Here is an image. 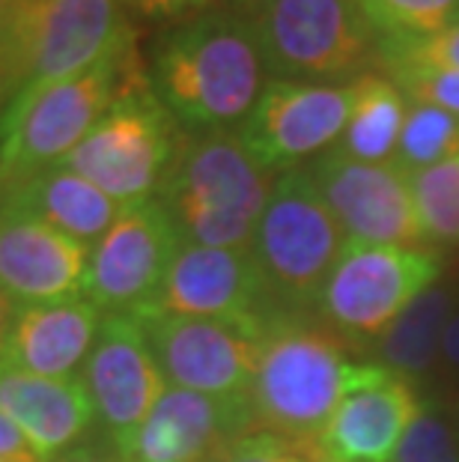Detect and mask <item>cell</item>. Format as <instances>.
Returning <instances> with one entry per match:
<instances>
[{
  "instance_id": "83f0119b",
  "label": "cell",
  "mask_w": 459,
  "mask_h": 462,
  "mask_svg": "<svg viewBox=\"0 0 459 462\" xmlns=\"http://www.w3.org/2000/svg\"><path fill=\"white\" fill-rule=\"evenodd\" d=\"M322 448L298 445L271 430H248L233 436L207 462H319Z\"/></svg>"
},
{
  "instance_id": "f1b7e54d",
  "label": "cell",
  "mask_w": 459,
  "mask_h": 462,
  "mask_svg": "<svg viewBox=\"0 0 459 462\" xmlns=\"http://www.w3.org/2000/svg\"><path fill=\"white\" fill-rule=\"evenodd\" d=\"M394 84L415 105H433L459 116V72L418 63H390Z\"/></svg>"
},
{
  "instance_id": "5b68a950",
  "label": "cell",
  "mask_w": 459,
  "mask_h": 462,
  "mask_svg": "<svg viewBox=\"0 0 459 462\" xmlns=\"http://www.w3.org/2000/svg\"><path fill=\"white\" fill-rule=\"evenodd\" d=\"M141 78H146V69L134 45H125L87 72L39 93L0 129V189L60 164Z\"/></svg>"
},
{
  "instance_id": "e0dca14e",
  "label": "cell",
  "mask_w": 459,
  "mask_h": 462,
  "mask_svg": "<svg viewBox=\"0 0 459 462\" xmlns=\"http://www.w3.org/2000/svg\"><path fill=\"white\" fill-rule=\"evenodd\" d=\"M248 430H257L248 400L168 388L120 457L125 462H207L224 441Z\"/></svg>"
},
{
  "instance_id": "cb8c5ba5",
  "label": "cell",
  "mask_w": 459,
  "mask_h": 462,
  "mask_svg": "<svg viewBox=\"0 0 459 462\" xmlns=\"http://www.w3.org/2000/svg\"><path fill=\"white\" fill-rule=\"evenodd\" d=\"M379 51L421 42L459 18V0H361Z\"/></svg>"
},
{
  "instance_id": "4dcf8cb0",
  "label": "cell",
  "mask_w": 459,
  "mask_h": 462,
  "mask_svg": "<svg viewBox=\"0 0 459 462\" xmlns=\"http://www.w3.org/2000/svg\"><path fill=\"white\" fill-rule=\"evenodd\" d=\"M385 57V66L390 63H418V66H436L459 72V18L445 27L442 33L421 39V42H409L399 48H385L379 51Z\"/></svg>"
},
{
  "instance_id": "9a60e30c",
  "label": "cell",
  "mask_w": 459,
  "mask_h": 462,
  "mask_svg": "<svg viewBox=\"0 0 459 462\" xmlns=\"http://www.w3.org/2000/svg\"><path fill=\"white\" fill-rule=\"evenodd\" d=\"M81 379L93 400L96 420L116 450L129 445L170 388L138 317L132 313H105Z\"/></svg>"
},
{
  "instance_id": "4316f807",
  "label": "cell",
  "mask_w": 459,
  "mask_h": 462,
  "mask_svg": "<svg viewBox=\"0 0 459 462\" xmlns=\"http://www.w3.org/2000/svg\"><path fill=\"white\" fill-rule=\"evenodd\" d=\"M429 239H459V155L409 176Z\"/></svg>"
},
{
  "instance_id": "1f68e13d",
  "label": "cell",
  "mask_w": 459,
  "mask_h": 462,
  "mask_svg": "<svg viewBox=\"0 0 459 462\" xmlns=\"http://www.w3.org/2000/svg\"><path fill=\"white\" fill-rule=\"evenodd\" d=\"M212 0H129V6L138 9L141 15L152 22H185L191 15L207 13Z\"/></svg>"
},
{
  "instance_id": "ffe728a7",
  "label": "cell",
  "mask_w": 459,
  "mask_h": 462,
  "mask_svg": "<svg viewBox=\"0 0 459 462\" xmlns=\"http://www.w3.org/2000/svg\"><path fill=\"white\" fill-rule=\"evenodd\" d=\"M421 415V400L403 376H388L379 385L349 394L319 439L322 454L337 462H390L412 420Z\"/></svg>"
},
{
  "instance_id": "f35d334b",
  "label": "cell",
  "mask_w": 459,
  "mask_h": 462,
  "mask_svg": "<svg viewBox=\"0 0 459 462\" xmlns=\"http://www.w3.org/2000/svg\"><path fill=\"white\" fill-rule=\"evenodd\" d=\"M245 4H248V0H245Z\"/></svg>"
},
{
  "instance_id": "8fae6325",
  "label": "cell",
  "mask_w": 459,
  "mask_h": 462,
  "mask_svg": "<svg viewBox=\"0 0 459 462\" xmlns=\"http://www.w3.org/2000/svg\"><path fill=\"white\" fill-rule=\"evenodd\" d=\"M308 171L349 239L427 248L429 236L418 212L412 182L394 159L370 164L328 150Z\"/></svg>"
},
{
  "instance_id": "4fadbf2b",
  "label": "cell",
  "mask_w": 459,
  "mask_h": 462,
  "mask_svg": "<svg viewBox=\"0 0 459 462\" xmlns=\"http://www.w3.org/2000/svg\"><path fill=\"white\" fill-rule=\"evenodd\" d=\"M152 308L177 317L233 322L257 334H266L271 317L280 313L251 248H203L185 242Z\"/></svg>"
},
{
  "instance_id": "836d02e7",
  "label": "cell",
  "mask_w": 459,
  "mask_h": 462,
  "mask_svg": "<svg viewBox=\"0 0 459 462\" xmlns=\"http://www.w3.org/2000/svg\"><path fill=\"white\" fill-rule=\"evenodd\" d=\"M0 457L4 459H24V462H39L33 457L31 445H27L24 432L0 411Z\"/></svg>"
},
{
  "instance_id": "9c48e42d",
  "label": "cell",
  "mask_w": 459,
  "mask_h": 462,
  "mask_svg": "<svg viewBox=\"0 0 459 462\" xmlns=\"http://www.w3.org/2000/svg\"><path fill=\"white\" fill-rule=\"evenodd\" d=\"M132 317H138L170 388L221 400H248L262 334L221 319L177 317L159 308H143Z\"/></svg>"
},
{
  "instance_id": "f546056e",
  "label": "cell",
  "mask_w": 459,
  "mask_h": 462,
  "mask_svg": "<svg viewBox=\"0 0 459 462\" xmlns=\"http://www.w3.org/2000/svg\"><path fill=\"white\" fill-rule=\"evenodd\" d=\"M390 462H459L454 430L442 415L421 409Z\"/></svg>"
},
{
  "instance_id": "8d00e7d4",
  "label": "cell",
  "mask_w": 459,
  "mask_h": 462,
  "mask_svg": "<svg viewBox=\"0 0 459 462\" xmlns=\"http://www.w3.org/2000/svg\"><path fill=\"white\" fill-rule=\"evenodd\" d=\"M0 462H24V459H4V457H0Z\"/></svg>"
},
{
  "instance_id": "7402d4cb",
  "label": "cell",
  "mask_w": 459,
  "mask_h": 462,
  "mask_svg": "<svg viewBox=\"0 0 459 462\" xmlns=\"http://www.w3.org/2000/svg\"><path fill=\"white\" fill-rule=\"evenodd\" d=\"M355 105L349 114L346 132L335 146L337 152L355 162H390L397 152L399 132H403L409 105L403 90L382 75H358L355 78Z\"/></svg>"
},
{
  "instance_id": "603a6c76",
  "label": "cell",
  "mask_w": 459,
  "mask_h": 462,
  "mask_svg": "<svg viewBox=\"0 0 459 462\" xmlns=\"http://www.w3.org/2000/svg\"><path fill=\"white\" fill-rule=\"evenodd\" d=\"M451 290L429 287L399 313L394 326L382 334V356L390 370L421 376L433 367L436 356L442 352L445 328L451 322Z\"/></svg>"
},
{
  "instance_id": "484cf974",
  "label": "cell",
  "mask_w": 459,
  "mask_h": 462,
  "mask_svg": "<svg viewBox=\"0 0 459 462\" xmlns=\"http://www.w3.org/2000/svg\"><path fill=\"white\" fill-rule=\"evenodd\" d=\"M39 0H0V120L24 87Z\"/></svg>"
},
{
  "instance_id": "52a82bcc",
  "label": "cell",
  "mask_w": 459,
  "mask_h": 462,
  "mask_svg": "<svg viewBox=\"0 0 459 462\" xmlns=\"http://www.w3.org/2000/svg\"><path fill=\"white\" fill-rule=\"evenodd\" d=\"M245 18L271 78L355 81L379 51L361 0H248Z\"/></svg>"
},
{
  "instance_id": "d590c367",
  "label": "cell",
  "mask_w": 459,
  "mask_h": 462,
  "mask_svg": "<svg viewBox=\"0 0 459 462\" xmlns=\"http://www.w3.org/2000/svg\"><path fill=\"white\" fill-rule=\"evenodd\" d=\"M13 313H15V304L9 301L4 292H0V352H4V343H6V334L9 326H13Z\"/></svg>"
},
{
  "instance_id": "d4e9b609",
  "label": "cell",
  "mask_w": 459,
  "mask_h": 462,
  "mask_svg": "<svg viewBox=\"0 0 459 462\" xmlns=\"http://www.w3.org/2000/svg\"><path fill=\"white\" fill-rule=\"evenodd\" d=\"M454 155H459V116L442 111V107L412 102L403 132H399L394 162L412 176L454 159Z\"/></svg>"
},
{
  "instance_id": "7a4b0ae2",
  "label": "cell",
  "mask_w": 459,
  "mask_h": 462,
  "mask_svg": "<svg viewBox=\"0 0 459 462\" xmlns=\"http://www.w3.org/2000/svg\"><path fill=\"white\" fill-rule=\"evenodd\" d=\"M388 376H394V370L382 364H355L331 328L278 313L262 334L248 394L253 427L319 448L340 402Z\"/></svg>"
},
{
  "instance_id": "d6a6232c",
  "label": "cell",
  "mask_w": 459,
  "mask_h": 462,
  "mask_svg": "<svg viewBox=\"0 0 459 462\" xmlns=\"http://www.w3.org/2000/svg\"><path fill=\"white\" fill-rule=\"evenodd\" d=\"M48 462H125V459L120 457V450L105 439V441H99V445H93V441H81V445L63 450L60 457H54Z\"/></svg>"
},
{
  "instance_id": "30bf717a",
  "label": "cell",
  "mask_w": 459,
  "mask_h": 462,
  "mask_svg": "<svg viewBox=\"0 0 459 462\" xmlns=\"http://www.w3.org/2000/svg\"><path fill=\"white\" fill-rule=\"evenodd\" d=\"M182 248V236L159 198L123 206L120 218L93 245L84 299L102 313L152 308Z\"/></svg>"
},
{
  "instance_id": "5bb4252c",
  "label": "cell",
  "mask_w": 459,
  "mask_h": 462,
  "mask_svg": "<svg viewBox=\"0 0 459 462\" xmlns=\"http://www.w3.org/2000/svg\"><path fill=\"white\" fill-rule=\"evenodd\" d=\"M125 45H134L129 0H39L31 66L0 129L51 84L87 72Z\"/></svg>"
},
{
  "instance_id": "7c38bea8",
  "label": "cell",
  "mask_w": 459,
  "mask_h": 462,
  "mask_svg": "<svg viewBox=\"0 0 459 462\" xmlns=\"http://www.w3.org/2000/svg\"><path fill=\"white\" fill-rule=\"evenodd\" d=\"M353 105V81L340 87L271 78L239 125V137L269 171L283 173L340 141Z\"/></svg>"
},
{
  "instance_id": "e575fe53",
  "label": "cell",
  "mask_w": 459,
  "mask_h": 462,
  "mask_svg": "<svg viewBox=\"0 0 459 462\" xmlns=\"http://www.w3.org/2000/svg\"><path fill=\"white\" fill-rule=\"evenodd\" d=\"M442 356L459 367V317H451L445 328V337H442Z\"/></svg>"
},
{
  "instance_id": "ac0fdd59",
  "label": "cell",
  "mask_w": 459,
  "mask_h": 462,
  "mask_svg": "<svg viewBox=\"0 0 459 462\" xmlns=\"http://www.w3.org/2000/svg\"><path fill=\"white\" fill-rule=\"evenodd\" d=\"M105 313L84 296L15 308L0 364L33 376L72 379L99 337Z\"/></svg>"
},
{
  "instance_id": "6da1fadb",
  "label": "cell",
  "mask_w": 459,
  "mask_h": 462,
  "mask_svg": "<svg viewBox=\"0 0 459 462\" xmlns=\"http://www.w3.org/2000/svg\"><path fill=\"white\" fill-rule=\"evenodd\" d=\"M146 78L173 120L197 134L245 123L269 69L245 13L207 9L159 36Z\"/></svg>"
},
{
  "instance_id": "3957f363",
  "label": "cell",
  "mask_w": 459,
  "mask_h": 462,
  "mask_svg": "<svg viewBox=\"0 0 459 462\" xmlns=\"http://www.w3.org/2000/svg\"><path fill=\"white\" fill-rule=\"evenodd\" d=\"M275 180L239 132H197L185 134L159 200L185 245L251 248Z\"/></svg>"
},
{
  "instance_id": "2e32d148",
  "label": "cell",
  "mask_w": 459,
  "mask_h": 462,
  "mask_svg": "<svg viewBox=\"0 0 459 462\" xmlns=\"http://www.w3.org/2000/svg\"><path fill=\"white\" fill-rule=\"evenodd\" d=\"M90 251L36 215L0 203V292L15 308L84 296Z\"/></svg>"
},
{
  "instance_id": "44dd1931",
  "label": "cell",
  "mask_w": 459,
  "mask_h": 462,
  "mask_svg": "<svg viewBox=\"0 0 459 462\" xmlns=\"http://www.w3.org/2000/svg\"><path fill=\"white\" fill-rule=\"evenodd\" d=\"M0 203L31 212L90 248L111 230V224L123 212V203L111 200L93 182L60 164L45 167L9 189H0Z\"/></svg>"
},
{
  "instance_id": "d6986e66",
  "label": "cell",
  "mask_w": 459,
  "mask_h": 462,
  "mask_svg": "<svg viewBox=\"0 0 459 462\" xmlns=\"http://www.w3.org/2000/svg\"><path fill=\"white\" fill-rule=\"evenodd\" d=\"M0 411L24 432L39 462L81 445L96 424L93 400L81 376L48 379L0 364Z\"/></svg>"
},
{
  "instance_id": "8992f818",
  "label": "cell",
  "mask_w": 459,
  "mask_h": 462,
  "mask_svg": "<svg viewBox=\"0 0 459 462\" xmlns=\"http://www.w3.org/2000/svg\"><path fill=\"white\" fill-rule=\"evenodd\" d=\"M344 245V227L322 200L308 167L283 171L251 245L275 304L289 310L319 304Z\"/></svg>"
},
{
  "instance_id": "ba28073f",
  "label": "cell",
  "mask_w": 459,
  "mask_h": 462,
  "mask_svg": "<svg viewBox=\"0 0 459 462\" xmlns=\"http://www.w3.org/2000/svg\"><path fill=\"white\" fill-rule=\"evenodd\" d=\"M438 269L442 260L429 248L346 239L319 308L335 328L353 337H379L424 290L433 287Z\"/></svg>"
},
{
  "instance_id": "74e56055",
  "label": "cell",
  "mask_w": 459,
  "mask_h": 462,
  "mask_svg": "<svg viewBox=\"0 0 459 462\" xmlns=\"http://www.w3.org/2000/svg\"><path fill=\"white\" fill-rule=\"evenodd\" d=\"M319 462H337V459H328V457H322Z\"/></svg>"
},
{
  "instance_id": "277c9868",
  "label": "cell",
  "mask_w": 459,
  "mask_h": 462,
  "mask_svg": "<svg viewBox=\"0 0 459 462\" xmlns=\"http://www.w3.org/2000/svg\"><path fill=\"white\" fill-rule=\"evenodd\" d=\"M185 134L152 93L150 78H141L107 107L60 167L84 176L116 203H143L161 194Z\"/></svg>"
}]
</instances>
